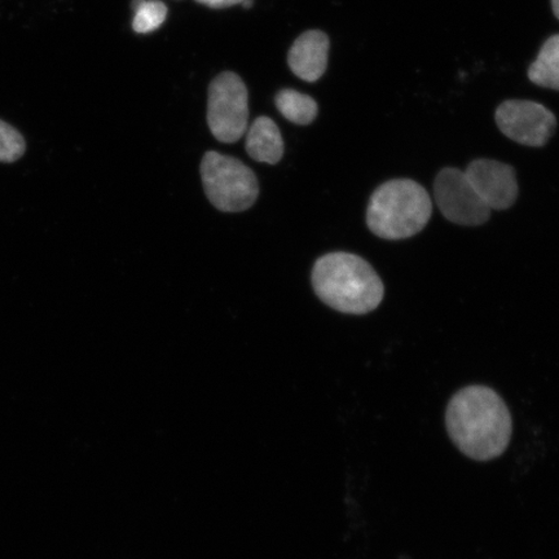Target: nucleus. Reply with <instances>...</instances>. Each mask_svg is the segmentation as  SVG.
Here are the masks:
<instances>
[{
  "label": "nucleus",
  "mask_w": 559,
  "mask_h": 559,
  "mask_svg": "<svg viewBox=\"0 0 559 559\" xmlns=\"http://www.w3.org/2000/svg\"><path fill=\"white\" fill-rule=\"evenodd\" d=\"M330 38L323 32L310 31L300 35L289 51V67L298 79L317 82L324 75L330 55Z\"/></svg>",
  "instance_id": "obj_9"
},
{
  "label": "nucleus",
  "mask_w": 559,
  "mask_h": 559,
  "mask_svg": "<svg viewBox=\"0 0 559 559\" xmlns=\"http://www.w3.org/2000/svg\"><path fill=\"white\" fill-rule=\"evenodd\" d=\"M241 5L245 7V9H250V7L253 5V0H243Z\"/></svg>",
  "instance_id": "obj_17"
},
{
  "label": "nucleus",
  "mask_w": 559,
  "mask_h": 559,
  "mask_svg": "<svg viewBox=\"0 0 559 559\" xmlns=\"http://www.w3.org/2000/svg\"><path fill=\"white\" fill-rule=\"evenodd\" d=\"M432 202L428 191L412 179H394L373 192L367 209V225L384 240H403L428 225Z\"/></svg>",
  "instance_id": "obj_3"
},
{
  "label": "nucleus",
  "mask_w": 559,
  "mask_h": 559,
  "mask_svg": "<svg viewBox=\"0 0 559 559\" xmlns=\"http://www.w3.org/2000/svg\"><path fill=\"white\" fill-rule=\"evenodd\" d=\"M551 9H554L555 16L559 20V0H551Z\"/></svg>",
  "instance_id": "obj_16"
},
{
  "label": "nucleus",
  "mask_w": 559,
  "mask_h": 559,
  "mask_svg": "<svg viewBox=\"0 0 559 559\" xmlns=\"http://www.w3.org/2000/svg\"><path fill=\"white\" fill-rule=\"evenodd\" d=\"M276 107L286 120L296 124H310L318 116V104L311 96L296 90H283L276 95Z\"/></svg>",
  "instance_id": "obj_12"
},
{
  "label": "nucleus",
  "mask_w": 559,
  "mask_h": 559,
  "mask_svg": "<svg viewBox=\"0 0 559 559\" xmlns=\"http://www.w3.org/2000/svg\"><path fill=\"white\" fill-rule=\"evenodd\" d=\"M201 178L207 199L221 212H245L260 194L255 174L241 160L218 152L206 153L201 163Z\"/></svg>",
  "instance_id": "obj_4"
},
{
  "label": "nucleus",
  "mask_w": 559,
  "mask_h": 559,
  "mask_svg": "<svg viewBox=\"0 0 559 559\" xmlns=\"http://www.w3.org/2000/svg\"><path fill=\"white\" fill-rule=\"evenodd\" d=\"M500 131L513 142L544 146L557 129V118L543 104L531 100H507L495 115Z\"/></svg>",
  "instance_id": "obj_7"
},
{
  "label": "nucleus",
  "mask_w": 559,
  "mask_h": 559,
  "mask_svg": "<svg viewBox=\"0 0 559 559\" xmlns=\"http://www.w3.org/2000/svg\"><path fill=\"white\" fill-rule=\"evenodd\" d=\"M527 74L536 86L559 91V34L544 41Z\"/></svg>",
  "instance_id": "obj_11"
},
{
  "label": "nucleus",
  "mask_w": 559,
  "mask_h": 559,
  "mask_svg": "<svg viewBox=\"0 0 559 559\" xmlns=\"http://www.w3.org/2000/svg\"><path fill=\"white\" fill-rule=\"evenodd\" d=\"M479 198L491 210H507L514 205L520 188L512 166L500 160L479 158L464 171Z\"/></svg>",
  "instance_id": "obj_8"
},
{
  "label": "nucleus",
  "mask_w": 559,
  "mask_h": 559,
  "mask_svg": "<svg viewBox=\"0 0 559 559\" xmlns=\"http://www.w3.org/2000/svg\"><path fill=\"white\" fill-rule=\"evenodd\" d=\"M247 132V152L251 158L270 165H275L283 158V138L271 118H257Z\"/></svg>",
  "instance_id": "obj_10"
},
{
  "label": "nucleus",
  "mask_w": 559,
  "mask_h": 559,
  "mask_svg": "<svg viewBox=\"0 0 559 559\" xmlns=\"http://www.w3.org/2000/svg\"><path fill=\"white\" fill-rule=\"evenodd\" d=\"M131 7L135 13L132 29L139 34L156 32L165 23L167 7L159 0H132Z\"/></svg>",
  "instance_id": "obj_13"
},
{
  "label": "nucleus",
  "mask_w": 559,
  "mask_h": 559,
  "mask_svg": "<svg viewBox=\"0 0 559 559\" xmlns=\"http://www.w3.org/2000/svg\"><path fill=\"white\" fill-rule=\"evenodd\" d=\"M445 426L459 451L475 461L501 456L513 432L512 416L504 400L481 384L464 388L452 396Z\"/></svg>",
  "instance_id": "obj_1"
},
{
  "label": "nucleus",
  "mask_w": 559,
  "mask_h": 559,
  "mask_svg": "<svg viewBox=\"0 0 559 559\" xmlns=\"http://www.w3.org/2000/svg\"><path fill=\"white\" fill-rule=\"evenodd\" d=\"M314 293L332 309L365 314L382 302L384 288L377 272L362 258L349 253L321 257L313 265Z\"/></svg>",
  "instance_id": "obj_2"
},
{
  "label": "nucleus",
  "mask_w": 559,
  "mask_h": 559,
  "mask_svg": "<svg viewBox=\"0 0 559 559\" xmlns=\"http://www.w3.org/2000/svg\"><path fill=\"white\" fill-rule=\"evenodd\" d=\"M437 205L447 219L459 226H480L492 210L479 198L464 171L445 167L435 181Z\"/></svg>",
  "instance_id": "obj_6"
},
{
  "label": "nucleus",
  "mask_w": 559,
  "mask_h": 559,
  "mask_svg": "<svg viewBox=\"0 0 559 559\" xmlns=\"http://www.w3.org/2000/svg\"><path fill=\"white\" fill-rule=\"evenodd\" d=\"M195 2L210 7V9H227L236 4H241L243 0H195Z\"/></svg>",
  "instance_id": "obj_15"
},
{
  "label": "nucleus",
  "mask_w": 559,
  "mask_h": 559,
  "mask_svg": "<svg viewBox=\"0 0 559 559\" xmlns=\"http://www.w3.org/2000/svg\"><path fill=\"white\" fill-rule=\"evenodd\" d=\"M25 151L24 136L13 126L0 120V163H15Z\"/></svg>",
  "instance_id": "obj_14"
},
{
  "label": "nucleus",
  "mask_w": 559,
  "mask_h": 559,
  "mask_svg": "<svg viewBox=\"0 0 559 559\" xmlns=\"http://www.w3.org/2000/svg\"><path fill=\"white\" fill-rule=\"evenodd\" d=\"M207 123L215 139L235 143L249 128V95L239 75L225 72L209 87Z\"/></svg>",
  "instance_id": "obj_5"
}]
</instances>
